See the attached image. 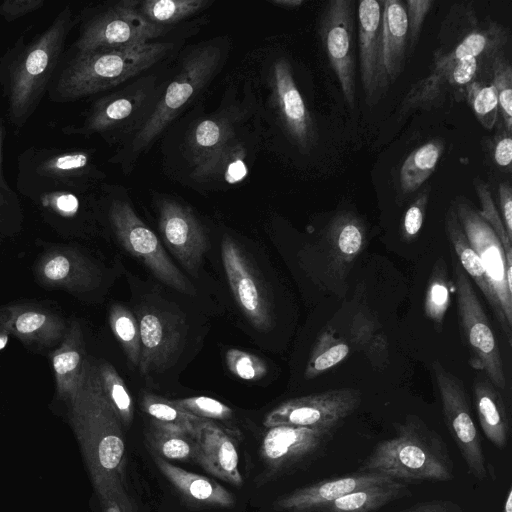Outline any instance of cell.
Masks as SVG:
<instances>
[{
	"instance_id": "obj_1",
	"label": "cell",
	"mask_w": 512,
	"mask_h": 512,
	"mask_svg": "<svg viewBox=\"0 0 512 512\" xmlns=\"http://www.w3.org/2000/svg\"><path fill=\"white\" fill-rule=\"evenodd\" d=\"M66 402L71 427L98 496L126 493L123 426L102 391L95 361L88 358L82 381Z\"/></svg>"
},
{
	"instance_id": "obj_2",
	"label": "cell",
	"mask_w": 512,
	"mask_h": 512,
	"mask_svg": "<svg viewBox=\"0 0 512 512\" xmlns=\"http://www.w3.org/2000/svg\"><path fill=\"white\" fill-rule=\"evenodd\" d=\"M359 472H375L399 482L449 481L453 462L441 436L419 417L395 425V435L379 442Z\"/></svg>"
},
{
	"instance_id": "obj_3",
	"label": "cell",
	"mask_w": 512,
	"mask_h": 512,
	"mask_svg": "<svg viewBox=\"0 0 512 512\" xmlns=\"http://www.w3.org/2000/svg\"><path fill=\"white\" fill-rule=\"evenodd\" d=\"M170 43L144 44L77 53L53 87L56 101L83 98L112 88L158 62Z\"/></svg>"
},
{
	"instance_id": "obj_4",
	"label": "cell",
	"mask_w": 512,
	"mask_h": 512,
	"mask_svg": "<svg viewBox=\"0 0 512 512\" xmlns=\"http://www.w3.org/2000/svg\"><path fill=\"white\" fill-rule=\"evenodd\" d=\"M72 26L66 7L16 61L8 88L9 115L15 125H23L37 107Z\"/></svg>"
},
{
	"instance_id": "obj_5",
	"label": "cell",
	"mask_w": 512,
	"mask_h": 512,
	"mask_svg": "<svg viewBox=\"0 0 512 512\" xmlns=\"http://www.w3.org/2000/svg\"><path fill=\"white\" fill-rule=\"evenodd\" d=\"M452 273L459 324L470 364L484 372L498 390H504L507 381L497 337L468 275L453 255Z\"/></svg>"
},
{
	"instance_id": "obj_6",
	"label": "cell",
	"mask_w": 512,
	"mask_h": 512,
	"mask_svg": "<svg viewBox=\"0 0 512 512\" xmlns=\"http://www.w3.org/2000/svg\"><path fill=\"white\" fill-rule=\"evenodd\" d=\"M459 223L477 253L491 292V311L509 345L512 344V290L506 279L503 247L489 224L465 199L453 204Z\"/></svg>"
},
{
	"instance_id": "obj_7",
	"label": "cell",
	"mask_w": 512,
	"mask_h": 512,
	"mask_svg": "<svg viewBox=\"0 0 512 512\" xmlns=\"http://www.w3.org/2000/svg\"><path fill=\"white\" fill-rule=\"evenodd\" d=\"M220 58L218 48L204 45L184 59L179 73L136 135L133 143L135 149L148 145L166 128L183 106L210 80Z\"/></svg>"
},
{
	"instance_id": "obj_8",
	"label": "cell",
	"mask_w": 512,
	"mask_h": 512,
	"mask_svg": "<svg viewBox=\"0 0 512 512\" xmlns=\"http://www.w3.org/2000/svg\"><path fill=\"white\" fill-rule=\"evenodd\" d=\"M137 5L121 1L87 20L75 43L77 53L144 44L165 33L166 26L145 19Z\"/></svg>"
},
{
	"instance_id": "obj_9",
	"label": "cell",
	"mask_w": 512,
	"mask_h": 512,
	"mask_svg": "<svg viewBox=\"0 0 512 512\" xmlns=\"http://www.w3.org/2000/svg\"><path fill=\"white\" fill-rule=\"evenodd\" d=\"M432 370L447 429L467 465L468 472L478 480H484L487 469L481 438L471 415L464 386L439 361L432 363Z\"/></svg>"
},
{
	"instance_id": "obj_10",
	"label": "cell",
	"mask_w": 512,
	"mask_h": 512,
	"mask_svg": "<svg viewBox=\"0 0 512 512\" xmlns=\"http://www.w3.org/2000/svg\"><path fill=\"white\" fill-rule=\"evenodd\" d=\"M110 220L120 244L138 258L164 284L186 294H194L190 281L174 265L153 231L122 201L111 205Z\"/></svg>"
},
{
	"instance_id": "obj_11",
	"label": "cell",
	"mask_w": 512,
	"mask_h": 512,
	"mask_svg": "<svg viewBox=\"0 0 512 512\" xmlns=\"http://www.w3.org/2000/svg\"><path fill=\"white\" fill-rule=\"evenodd\" d=\"M360 402L361 393L349 388L293 398L270 411L263 425L267 428L286 425L333 430L356 410Z\"/></svg>"
},
{
	"instance_id": "obj_12",
	"label": "cell",
	"mask_w": 512,
	"mask_h": 512,
	"mask_svg": "<svg viewBox=\"0 0 512 512\" xmlns=\"http://www.w3.org/2000/svg\"><path fill=\"white\" fill-rule=\"evenodd\" d=\"M354 1L331 0L321 15L320 35L343 96L354 107L356 96L353 29Z\"/></svg>"
},
{
	"instance_id": "obj_13",
	"label": "cell",
	"mask_w": 512,
	"mask_h": 512,
	"mask_svg": "<svg viewBox=\"0 0 512 512\" xmlns=\"http://www.w3.org/2000/svg\"><path fill=\"white\" fill-rule=\"evenodd\" d=\"M332 432L286 425L269 428L261 445L269 474L280 475L312 462L326 449Z\"/></svg>"
},
{
	"instance_id": "obj_14",
	"label": "cell",
	"mask_w": 512,
	"mask_h": 512,
	"mask_svg": "<svg viewBox=\"0 0 512 512\" xmlns=\"http://www.w3.org/2000/svg\"><path fill=\"white\" fill-rule=\"evenodd\" d=\"M221 255L224 271L239 308L255 328L269 330L273 319L271 302L250 262L239 246L227 236L222 240Z\"/></svg>"
},
{
	"instance_id": "obj_15",
	"label": "cell",
	"mask_w": 512,
	"mask_h": 512,
	"mask_svg": "<svg viewBox=\"0 0 512 512\" xmlns=\"http://www.w3.org/2000/svg\"><path fill=\"white\" fill-rule=\"evenodd\" d=\"M365 244L366 227L359 217L343 211L330 220L324 230L320 248L327 286L343 282Z\"/></svg>"
},
{
	"instance_id": "obj_16",
	"label": "cell",
	"mask_w": 512,
	"mask_h": 512,
	"mask_svg": "<svg viewBox=\"0 0 512 512\" xmlns=\"http://www.w3.org/2000/svg\"><path fill=\"white\" fill-rule=\"evenodd\" d=\"M481 58L465 57L452 62H433L426 77L412 85L401 102L399 113L407 114L412 109L430 110L439 106L450 89L465 91L468 84L476 80Z\"/></svg>"
},
{
	"instance_id": "obj_17",
	"label": "cell",
	"mask_w": 512,
	"mask_h": 512,
	"mask_svg": "<svg viewBox=\"0 0 512 512\" xmlns=\"http://www.w3.org/2000/svg\"><path fill=\"white\" fill-rule=\"evenodd\" d=\"M159 227L166 245L178 261L196 274L208 242L190 209L176 201L163 200L159 207Z\"/></svg>"
},
{
	"instance_id": "obj_18",
	"label": "cell",
	"mask_w": 512,
	"mask_h": 512,
	"mask_svg": "<svg viewBox=\"0 0 512 512\" xmlns=\"http://www.w3.org/2000/svg\"><path fill=\"white\" fill-rule=\"evenodd\" d=\"M271 80L273 100L286 133L300 149L309 150L316 138L314 122L286 59L274 63Z\"/></svg>"
},
{
	"instance_id": "obj_19",
	"label": "cell",
	"mask_w": 512,
	"mask_h": 512,
	"mask_svg": "<svg viewBox=\"0 0 512 512\" xmlns=\"http://www.w3.org/2000/svg\"><path fill=\"white\" fill-rule=\"evenodd\" d=\"M141 374L166 369L179 349L182 331L177 317L157 310H144L140 316Z\"/></svg>"
},
{
	"instance_id": "obj_20",
	"label": "cell",
	"mask_w": 512,
	"mask_h": 512,
	"mask_svg": "<svg viewBox=\"0 0 512 512\" xmlns=\"http://www.w3.org/2000/svg\"><path fill=\"white\" fill-rule=\"evenodd\" d=\"M235 436L226 427L200 418L194 435L198 447L195 462L215 477L240 486L243 478Z\"/></svg>"
},
{
	"instance_id": "obj_21",
	"label": "cell",
	"mask_w": 512,
	"mask_h": 512,
	"mask_svg": "<svg viewBox=\"0 0 512 512\" xmlns=\"http://www.w3.org/2000/svg\"><path fill=\"white\" fill-rule=\"evenodd\" d=\"M390 480L394 479L380 473L356 471L296 489L279 498L274 507L280 512H313L316 508L353 491Z\"/></svg>"
},
{
	"instance_id": "obj_22",
	"label": "cell",
	"mask_w": 512,
	"mask_h": 512,
	"mask_svg": "<svg viewBox=\"0 0 512 512\" xmlns=\"http://www.w3.org/2000/svg\"><path fill=\"white\" fill-rule=\"evenodd\" d=\"M407 45L405 6L399 0H384L382 31L377 64V94L402 73Z\"/></svg>"
},
{
	"instance_id": "obj_23",
	"label": "cell",
	"mask_w": 512,
	"mask_h": 512,
	"mask_svg": "<svg viewBox=\"0 0 512 512\" xmlns=\"http://www.w3.org/2000/svg\"><path fill=\"white\" fill-rule=\"evenodd\" d=\"M42 285L70 291L93 289L100 280L97 267L82 254L66 248L45 253L36 266Z\"/></svg>"
},
{
	"instance_id": "obj_24",
	"label": "cell",
	"mask_w": 512,
	"mask_h": 512,
	"mask_svg": "<svg viewBox=\"0 0 512 512\" xmlns=\"http://www.w3.org/2000/svg\"><path fill=\"white\" fill-rule=\"evenodd\" d=\"M383 1L363 0L357 8L360 77L366 102L376 101Z\"/></svg>"
},
{
	"instance_id": "obj_25",
	"label": "cell",
	"mask_w": 512,
	"mask_h": 512,
	"mask_svg": "<svg viewBox=\"0 0 512 512\" xmlns=\"http://www.w3.org/2000/svg\"><path fill=\"white\" fill-rule=\"evenodd\" d=\"M4 314L10 334L27 344L53 345L62 340L68 328L59 316L42 308L10 306Z\"/></svg>"
},
{
	"instance_id": "obj_26",
	"label": "cell",
	"mask_w": 512,
	"mask_h": 512,
	"mask_svg": "<svg viewBox=\"0 0 512 512\" xmlns=\"http://www.w3.org/2000/svg\"><path fill=\"white\" fill-rule=\"evenodd\" d=\"M57 395L67 401L79 387L88 357L81 327L71 323L60 346L51 355Z\"/></svg>"
},
{
	"instance_id": "obj_27",
	"label": "cell",
	"mask_w": 512,
	"mask_h": 512,
	"mask_svg": "<svg viewBox=\"0 0 512 512\" xmlns=\"http://www.w3.org/2000/svg\"><path fill=\"white\" fill-rule=\"evenodd\" d=\"M473 393L483 433L494 446L504 449L510 434V416L500 391L480 375L474 381Z\"/></svg>"
},
{
	"instance_id": "obj_28",
	"label": "cell",
	"mask_w": 512,
	"mask_h": 512,
	"mask_svg": "<svg viewBox=\"0 0 512 512\" xmlns=\"http://www.w3.org/2000/svg\"><path fill=\"white\" fill-rule=\"evenodd\" d=\"M153 457L160 472L189 501L218 507L234 505L233 495L216 481L173 465L159 456Z\"/></svg>"
},
{
	"instance_id": "obj_29",
	"label": "cell",
	"mask_w": 512,
	"mask_h": 512,
	"mask_svg": "<svg viewBox=\"0 0 512 512\" xmlns=\"http://www.w3.org/2000/svg\"><path fill=\"white\" fill-rule=\"evenodd\" d=\"M407 494L410 495V492L402 482L390 480L353 491L316 508L313 512H375Z\"/></svg>"
},
{
	"instance_id": "obj_30",
	"label": "cell",
	"mask_w": 512,
	"mask_h": 512,
	"mask_svg": "<svg viewBox=\"0 0 512 512\" xmlns=\"http://www.w3.org/2000/svg\"><path fill=\"white\" fill-rule=\"evenodd\" d=\"M445 231L454 252L458 257L461 267L464 269L468 277L473 279L491 308L493 300L481 261L475 250L470 245L459 223L453 205H451L446 211Z\"/></svg>"
},
{
	"instance_id": "obj_31",
	"label": "cell",
	"mask_w": 512,
	"mask_h": 512,
	"mask_svg": "<svg viewBox=\"0 0 512 512\" xmlns=\"http://www.w3.org/2000/svg\"><path fill=\"white\" fill-rule=\"evenodd\" d=\"M442 141L431 140L414 149L403 162L399 173L402 194L415 192L434 172L443 153Z\"/></svg>"
},
{
	"instance_id": "obj_32",
	"label": "cell",
	"mask_w": 512,
	"mask_h": 512,
	"mask_svg": "<svg viewBox=\"0 0 512 512\" xmlns=\"http://www.w3.org/2000/svg\"><path fill=\"white\" fill-rule=\"evenodd\" d=\"M146 441L153 455L166 460L196 461L197 442L188 433L151 422Z\"/></svg>"
},
{
	"instance_id": "obj_33",
	"label": "cell",
	"mask_w": 512,
	"mask_h": 512,
	"mask_svg": "<svg viewBox=\"0 0 512 512\" xmlns=\"http://www.w3.org/2000/svg\"><path fill=\"white\" fill-rule=\"evenodd\" d=\"M143 411L150 416L151 422L188 433L194 437L200 418L179 407L174 400L159 395L144 393L141 400Z\"/></svg>"
},
{
	"instance_id": "obj_34",
	"label": "cell",
	"mask_w": 512,
	"mask_h": 512,
	"mask_svg": "<svg viewBox=\"0 0 512 512\" xmlns=\"http://www.w3.org/2000/svg\"><path fill=\"white\" fill-rule=\"evenodd\" d=\"M349 345L338 337L332 328L325 329L318 337L308 359L304 376L314 379L342 362L349 354Z\"/></svg>"
},
{
	"instance_id": "obj_35",
	"label": "cell",
	"mask_w": 512,
	"mask_h": 512,
	"mask_svg": "<svg viewBox=\"0 0 512 512\" xmlns=\"http://www.w3.org/2000/svg\"><path fill=\"white\" fill-rule=\"evenodd\" d=\"M143 94L135 91L117 95L99 103L88 118L84 130L104 131L128 118L143 100Z\"/></svg>"
},
{
	"instance_id": "obj_36",
	"label": "cell",
	"mask_w": 512,
	"mask_h": 512,
	"mask_svg": "<svg viewBox=\"0 0 512 512\" xmlns=\"http://www.w3.org/2000/svg\"><path fill=\"white\" fill-rule=\"evenodd\" d=\"M230 135L231 127L225 120L204 119L191 131L188 147L200 164L221 150Z\"/></svg>"
},
{
	"instance_id": "obj_37",
	"label": "cell",
	"mask_w": 512,
	"mask_h": 512,
	"mask_svg": "<svg viewBox=\"0 0 512 512\" xmlns=\"http://www.w3.org/2000/svg\"><path fill=\"white\" fill-rule=\"evenodd\" d=\"M205 0H146L137 9L151 23L166 26L186 19L209 5Z\"/></svg>"
},
{
	"instance_id": "obj_38",
	"label": "cell",
	"mask_w": 512,
	"mask_h": 512,
	"mask_svg": "<svg viewBox=\"0 0 512 512\" xmlns=\"http://www.w3.org/2000/svg\"><path fill=\"white\" fill-rule=\"evenodd\" d=\"M97 373L102 391L118 415L123 427H129L133 421V402L123 379L108 362H96Z\"/></svg>"
},
{
	"instance_id": "obj_39",
	"label": "cell",
	"mask_w": 512,
	"mask_h": 512,
	"mask_svg": "<svg viewBox=\"0 0 512 512\" xmlns=\"http://www.w3.org/2000/svg\"><path fill=\"white\" fill-rule=\"evenodd\" d=\"M350 334L355 347L363 351L376 366H383L388 358V343L375 321L358 313L355 315Z\"/></svg>"
},
{
	"instance_id": "obj_40",
	"label": "cell",
	"mask_w": 512,
	"mask_h": 512,
	"mask_svg": "<svg viewBox=\"0 0 512 512\" xmlns=\"http://www.w3.org/2000/svg\"><path fill=\"white\" fill-rule=\"evenodd\" d=\"M449 305L450 290L447 269L443 258H440L433 267L424 301L425 315L434 323L438 331L442 330Z\"/></svg>"
},
{
	"instance_id": "obj_41",
	"label": "cell",
	"mask_w": 512,
	"mask_h": 512,
	"mask_svg": "<svg viewBox=\"0 0 512 512\" xmlns=\"http://www.w3.org/2000/svg\"><path fill=\"white\" fill-rule=\"evenodd\" d=\"M110 327L120 342L130 364L138 366L140 359V328L133 314L124 306L115 304L109 312Z\"/></svg>"
},
{
	"instance_id": "obj_42",
	"label": "cell",
	"mask_w": 512,
	"mask_h": 512,
	"mask_svg": "<svg viewBox=\"0 0 512 512\" xmlns=\"http://www.w3.org/2000/svg\"><path fill=\"white\" fill-rule=\"evenodd\" d=\"M475 190L481 204L480 216L489 224L504 250L506 259V279L509 289L512 290V247L500 213L496 208L491 191L487 183L482 180L475 181Z\"/></svg>"
},
{
	"instance_id": "obj_43",
	"label": "cell",
	"mask_w": 512,
	"mask_h": 512,
	"mask_svg": "<svg viewBox=\"0 0 512 512\" xmlns=\"http://www.w3.org/2000/svg\"><path fill=\"white\" fill-rule=\"evenodd\" d=\"M492 85L498 98L499 114L505 129L512 130V67L504 53L497 54L491 61Z\"/></svg>"
},
{
	"instance_id": "obj_44",
	"label": "cell",
	"mask_w": 512,
	"mask_h": 512,
	"mask_svg": "<svg viewBox=\"0 0 512 512\" xmlns=\"http://www.w3.org/2000/svg\"><path fill=\"white\" fill-rule=\"evenodd\" d=\"M465 96L479 123L491 130L499 117L498 98L493 85L475 80L466 86Z\"/></svg>"
},
{
	"instance_id": "obj_45",
	"label": "cell",
	"mask_w": 512,
	"mask_h": 512,
	"mask_svg": "<svg viewBox=\"0 0 512 512\" xmlns=\"http://www.w3.org/2000/svg\"><path fill=\"white\" fill-rule=\"evenodd\" d=\"M478 27V19L471 3L459 2L454 4L447 14L439 31V41L445 45L460 42Z\"/></svg>"
},
{
	"instance_id": "obj_46",
	"label": "cell",
	"mask_w": 512,
	"mask_h": 512,
	"mask_svg": "<svg viewBox=\"0 0 512 512\" xmlns=\"http://www.w3.org/2000/svg\"><path fill=\"white\" fill-rule=\"evenodd\" d=\"M174 402L186 412L201 419L228 422L233 418L230 407L207 396H193Z\"/></svg>"
},
{
	"instance_id": "obj_47",
	"label": "cell",
	"mask_w": 512,
	"mask_h": 512,
	"mask_svg": "<svg viewBox=\"0 0 512 512\" xmlns=\"http://www.w3.org/2000/svg\"><path fill=\"white\" fill-rule=\"evenodd\" d=\"M225 360L230 372L243 380L257 381L267 373V366L262 359L239 349H229Z\"/></svg>"
},
{
	"instance_id": "obj_48",
	"label": "cell",
	"mask_w": 512,
	"mask_h": 512,
	"mask_svg": "<svg viewBox=\"0 0 512 512\" xmlns=\"http://www.w3.org/2000/svg\"><path fill=\"white\" fill-rule=\"evenodd\" d=\"M88 163V156L84 153L65 154L45 162L41 172L54 177H71L78 171L84 170Z\"/></svg>"
},
{
	"instance_id": "obj_49",
	"label": "cell",
	"mask_w": 512,
	"mask_h": 512,
	"mask_svg": "<svg viewBox=\"0 0 512 512\" xmlns=\"http://www.w3.org/2000/svg\"><path fill=\"white\" fill-rule=\"evenodd\" d=\"M434 2L431 0H408L405 11L407 18V43L411 51L415 49L424 21Z\"/></svg>"
},
{
	"instance_id": "obj_50",
	"label": "cell",
	"mask_w": 512,
	"mask_h": 512,
	"mask_svg": "<svg viewBox=\"0 0 512 512\" xmlns=\"http://www.w3.org/2000/svg\"><path fill=\"white\" fill-rule=\"evenodd\" d=\"M428 197L429 188L419 193L414 202L406 210L402 223V235L404 238L412 239L417 236L421 230Z\"/></svg>"
},
{
	"instance_id": "obj_51",
	"label": "cell",
	"mask_w": 512,
	"mask_h": 512,
	"mask_svg": "<svg viewBox=\"0 0 512 512\" xmlns=\"http://www.w3.org/2000/svg\"><path fill=\"white\" fill-rule=\"evenodd\" d=\"M493 158L500 168L510 171L512 162V139L511 133L508 132L504 126L499 128L494 137Z\"/></svg>"
},
{
	"instance_id": "obj_52",
	"label": "cell",
	"mask_w": 512,
	"mask_h": 512,
	"mask_svg": "<svg viewBox=\"0 0 512 512\" xmlns=\"http://www.w3.org/2000/svg\"><path fill=\"white\" fill-rule=\"evenodd\" d=\"M43 4V0H7L0 5V14L5 20L13 21L39 9Z\"/></svg>"
},
{
	"instance_id": "obj_53",
	"label": "cell",
	"mask_w": 512,
	"mask_h": 512,
	"mask_svg": "<svg viewBox=\"0 0 512 512\" xmlns=\"http://www.w3.org/2000/svg\"><path fill=\"white\" fill-rule=\"evenodd\" d=\"M500 216L509 239H512V189L508 182H501L498 187Z\"/></svg>"
},
{
	"instance_id": "obj_54",
	"label": "cell",
	"mask_w": 512,
	"mask_h": 512,
	"mask_svg": "<svg viewBox=\"0 0 512 512\" xmlns=\"http://www.w3.org/2000/svg\"><path fill=\"white\" fill-rule=\"evenodd\" d=\"M400 512H463V510L452 501L433 500L417 503Z\"/></svg>"
},
{
	"instance_id": "obj_55",
	"label": "cell",
	"mask_w": 512,
	"mask_h": 512,
	"mask_svg": "<svg viewBox=\"0 0 512 512\" xmlns=\"http://www.w3.org/2000/svg\"><path fill=\"white\" fill-rule=\"evenodd\" d=\"M103 512H132L131 504L126 493L109 494L99 497Z\"/></svg>"
},
{
	"instance_id": "obj_56",
	"label": "cell",
	"mask_w": 512,
	"mask_h": 512,
	"mask_svg": "<svg viewBox=\"0 0 512 512\" xmlns=\"http://www.w3.org/2000/svg\"><path fill=\"white\" fill-rule=\"evenodd\" d=\"M51 205L64 215H71L78 209V200L74 195L60 194L52 199Z\"/></svg>"
},
{
	"instance_id": "obj_57",
	"label": "cell",
	"mask_w": 512,
	"mask_h": 512,
	"mask_svg": "<svg viewBox=\"0 0 512 512\" xmlns=\"http://www.w3.org/2000/svg\"><path fill=\"white\" fill-rule=\"evenodd\" d=\"M10 331L8 329L4 311L0 313V350L8 343Z\"/></svg>"
},
{
	"instance_id": "obj_58",
	"label": "cell",
	"mask_w": 512,
	"mask_h": 512,
	"mask_svg": "<svg viewBox=\"0 0 512 512\" xmlns=\"http://www.w3.org/2000/svg\"><path fill=\"white\" fill-rule=\"evenodd\" d=\"M1 147H2V127H1V124H0V189L4 192H10V187L7 185L5 179H4V175H3V171H2V150H1Z\"/></svg>"
},
{
	"instance_id": "obj_59",
	"label": "cell",
	"mask_w": 512,
	"mask_h": 512,
	"mask_svg": "<svg viewBox=\"0 0 512 512\" xmlns=\"http://www.w3.org/2000/svg\"><path fill=\"white\" fill-rule=\"evenodd\" d=\"M274 5H278L284 8H297L303 4L302 0H271Z\"/></svg>"
},
{
	"instance_id": "obj_60",
	"label": "cell",
	"mask_w": 512,
	"mask_h": 512,
	"mask_svg": "<svg viewBox=\"0 0 512 512\" xmlns=\"http://www.w3.org/2000/svg\"><path fill=\"white\" fill-rule=\"evenodd\" d=\"M503 512H512V488L510 487L503 506Z\"/></svg>"
}]
</instances>
